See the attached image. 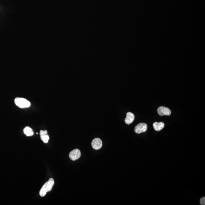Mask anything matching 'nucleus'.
<instances>
[{"label": "nucleus", "mask_w": 205, "mask_h": 205, "mask_svg": "<svg viewBox=\"0 0 205 205\" xmlns=\"http://www.w3.org/2000/svg\"><path fill=\"white\" fill-rule=\"evenodd\" d=\"M24 132L27 137L32 136L33 135V132L32 129L29 127H27L23 130Z\"/></svg>", "instance_id": "nucleus-10"}, {"label": "nucleus", "mask_w": 205, "mask_h": 205, "mask_svg": "<svg viewBox=\"0 0 205 205\" xmlns=\"http://www.w3.org/2000/svg\"><path fill=\"white\" fill-rule=\"evenodd\" d=\"M47 130H41L40 131V136L41 140L45 143H47L49 140V136L47 135Z\"/></svg>", "instance_id": "nucleus-8"}, {"label": "nucleus", "mask_w": 205, "mask_h": 205, "mask_svg": "<svg viewBox=\"0 0 205 205\" xmlns=\"http://www.w3.org/2000/svg\"><path fill=\"white\" fill-rule=\"evenodd\" d=\"M135 118V115L133 113L131 112H127L125 119V122L126 124L129 125L133 122Z\"/></svg>", "instance_id": "nucleus-7"}, {"label": "nucleus", "mask_w": 205, "mask_h": 205, "mask_svg": "<svg viewBox=\"0 0 205 205\" xmlns=\"http://www.w3.org/2000/svg\"><path fill=\"white\" fill-rule=\"evenodd\" d=\"M157 112L160 116H170L171 114V110L168 107H160L157 109Z\"/></svg>", "instance_id": "nucleus-3"}, {"label": "nucleus", "mask_w": 205, "mask_h": 205, "mask_svg": "<svg viewBox=\"0 0 205 205\" xmlns=\"http://www.w3.org/2000/svg\"><path fill=\"white\" fill-rule=\"evenodd\" d=\"M92 148L95 150H98L101 148L102 146V142L100 139L95 138L92 142Z\"/></svg>", "instance_id": "nucleus-6"}, {"label": "nucleus", "mask_w": 205, "mask_h": 205, "mask_svg": "<svg viewBox=\"0 0 205 205\" xmlns=\"http://www.w3.org/2000/svg\"><path fill=\"white\" fill-rule=\"evenodd\" d=\"M153 126L155 130L160 131L164 128L165 124L162 122H155L153 123Z\"/></svg>", "instance_id": "nucleus-9"}, {"label": "nucleus", "mask_w": 205, "mask_h": 205, "mask_svg": "<svg viewBox=\"0 0 205 205\" xmlns=\"http://www.w3.org/2000/svg\"><path fill=\"white\" fill-rule=\"evenodd\" d=\"M54 182L53 179H50L41 189L40 191V195L41 197L45 196L47 192H49L52 189V187L54 185Z\"/></svg>", "instance_id": "nucleus-1"}, {"label": "nucleus", "mask_w": 205, "mask_h": 205, "mask_svg": "<svg viewBox=\"0 0 205 205\" xmlns=\"http://www.w3.org/2000/svg\"><path fill=\"white\" fill-rule=\"evenodd\" d=\"M147 129V125L146 123H141L137 124L135 128V131L136 133L140 134L146 132Z\"/></svg>", "instance_id": "nucleus-4"}, {"label": "nucleus", "mask_w": 205, "mask_h": 205, "mask_svg": "<svg viewBox=\"0 0 205 205\" xmlns=\"http://www.w3.org/2000/svg\"><path fill=\"white\" fill-rule=\"evenodd\" d=\"M15 102L16 105L20 108H27L31 106V103L29 101L24 98H16L15 100Z\"/></svg>", "instance_id": "nucleus-2"}, {"label": "nucleus", "mask_w": 205, "mask_h": 205, "mask_svg": "<svg viewBox=\"0 0 205 205\" xmlns=\"http://www.w3.org/2000/svg\"><path fill=\"white\" fill-rule=\"evenodd\" d=\"M200 203L202 205H205V197H202L200 199Z\"/></svg>", "instance_id": "nucleus-11"}, {"label": "nucleus", "mask_w": 205, "mask_h": 205, "mask_svg": "<svg viewBox=\"0 0 205 205\" xmlns=\"http://www.w3.org/2000/svg\"><path fill=\"white\" fill-rule=\"evenodd\" d=\"M81 155V153L80 150L78 149H75L70 152L69 157L72 160L75 161L78 159L80 157Z\"/></svg>", "instance_id": "nucleus-5"}]
</instances>
